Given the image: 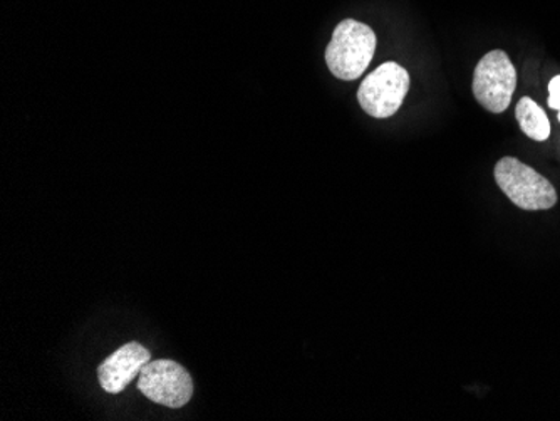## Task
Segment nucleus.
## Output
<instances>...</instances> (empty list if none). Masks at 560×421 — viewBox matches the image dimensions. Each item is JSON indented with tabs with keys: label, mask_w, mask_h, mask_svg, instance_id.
I'll list each match as a JSON object with an SVG mask.
<instances>
[{
	"label": "nucleus",
	"mask_w": 560,
	"mask_h": 421,
	"mask_svg": "<svg viewBox=\"0 0 560 421\" xmlns=\"http://www.w3.org/2000/svg\"><path fill=\"white\" fill-rule=\"evenodd\" d=\"M549 106L550 109H556L560 121V74L549 83Z\"/></svg>",
	"instance_id": "obj_8"
},
{
	"label": "nucleus",
	"mask_w": 560,
	"mask_h": 421,
	"mask_svg": "<svg viewBox=\"0 0 560 421\" xmlns=\"http://www.w3.org/2000/svg\"><path fill=\"white\" fill-rule=\"evenodd\" d=\"M517 87V69L506 52L492 51L483 56L474 72L475 100L490 113H503L512 103Z\"/></svg>",
	"instance_id": "obj_4"
},
{
	"label": "nucleus",
	"mask_w": 560,
	"mask_h": 421,
	"mask_svg": "<svg viewBox=\"0 0 560 421\" xmlns=\"http://www.w3.org/2000/svg\"><path fill=\"white\" fill-rule=\"evenodd\" d=\"M150 351L140 342L131 341L121 346L118 351L106 358L97 367V379L101 388L112 395L125 391L137 376H140L144 364L150 363Z\"/></svg>",
	"instance_id": "obj_6"
},
{
	"label": "nucleus",
	"mask_w": 560,
	"mask_h": 421,
	"mask_svg": "<svg viewBox=\"0 0 560 421\" xmlns=\"http://www.w3.org/2000/svg\"><path fill=\"white\" fill-rule=\"evenodd\" d=\"M515 118L521 125V130L532 140L546 141L550 137L549 118L532 97H522L515 109Z\"/></svg>",
	"instance_id": "obj_7"
},
{
	"label": "nucleus",
	"mask_w": 560,
	"mask_h": 421,
	"mask_svg": "<svg viewBox=\"0 0 560 421\" xmlns=\"http://www.w3.org/2000/svg\"><path fill=\"white\" fill-rule=\"evenodd\" d=\"M410 84V74L402 66L385 62L364 78L358 90V102L373 118H389L401 108Z\"/></svg>",
	"instance_id": "obj_3"
},
{
	"label": "nucleus",
	"mask_w": 560,
	"mask_h": 421,
	"mask_svg": "<svg viewBox=\"0 0 560 421\" xmlns=\"http://www.w3.org/2000/svg\"><path fill=\"white\" fill-rule=\"evenodd\" d=\"M138 389L156 405L182 408L194 396V379L190 373L175 361H150L144 364L138 376Z\"/></svg>",
	"instance_id": "obj_5"
},
{
	"label": "nucleus",
	"mask_w": 560,
	"mask_h": 421,
	"mask_svg": "<svg viewBox=\"0 0 560 421\" xmlns=\"http://www.w3.org/2000/svg\"><path fill=\"white\" fill-rule=\"evenodd\" d=\"M376 51V34L354 19L339 22L327 44L326 62L329 71L342 81H354L366 71Z\"/></svg>",
	"instance_id": "obj_1"
},
{
	"label": "nucleus",
	"mask_w": 560,
	"mask_h": 421,
	"mask_svg": "<svg viewBox=\"0 0 560 421\" xmlns=\"http://www.w3.org/2000/svg\"><path fill=\"white\" fill-rule=\"evenodd\" d=\"M495 182L500 190L522 210H549L557 203L553 185L521 160L505 156L495 165Z\"/></svg>",
	"instance_id": "obj_2"
}]
</instances>
